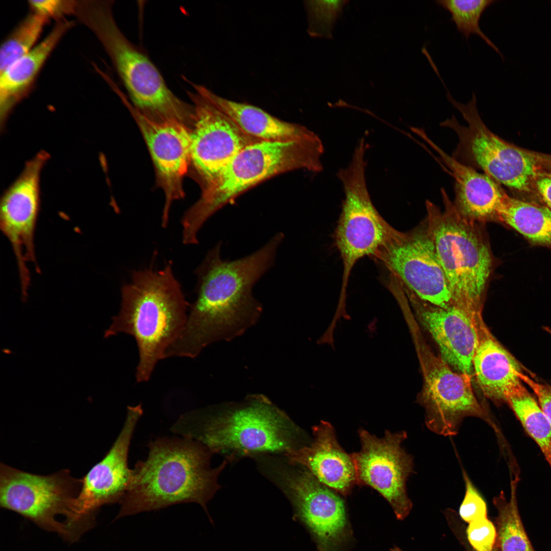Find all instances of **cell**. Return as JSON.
<instances>
[{"label": "cell", "mask_w": 551, "mask_h": 551, "mask_svg": "<svg viewBox=\"0 0 551 551\" xmlns=\"http://www.w3.org/2000/svg\"><path fill=\"white\" fill-rule=\"evenodd\" d=\"M412 131L427 142L439 155L455 179L454 204L466 219L484 223L498 220V212L506 193L497 182L444 152L419 128Z\"/></svg>", "instance_id": "ffe728a7"}, {"label": "cell", "mask_w": 551, "mask_h": 551, "mask_svg": "<svg viewBox=\"0 0 551 551\" xmlns=\"http://www.w3.org/2000/svg\"><path fill=\"white\" fill-rule=\"evenodd\" d=\"M284 237L277 233L258 251L235 260L222 259L220 241L208 252L195 271V300L165 359L195 358L208 345L240 335L257 321L262 306L252 288L273 265Z\"/></svg>", "instance_id": "6da1fadb"}, {"label": "cell", "mask_w": 551, "mask_h": 551, "mask_svg": "<svg viewBox=\"0 0 551 551\" xmlns=\"http://www.w3.org/2000/svg\"><path fill=\"white\" fill-rule=\"evenodd\" d=\"M444 209L427 201L425 219L455 305L474 318L482 316L493 260L482 223L466 219L446 191Z\"/></svg>", "instance_id": "8992f818"}, {"label": "cell", "mask_w": 551, "mask_h": 551, "mask_svg": "<svg viewBox=\"0 0 551 551\" xmlns=\"http://www.w3.org/2000/svg\"><path fill=\"white\" fill-rule=\"evenodd\" d=\"M446 92L447 99L466 122L461 124L453 116L440 124L457 135L458 143L453 156L481 169L496 182L517 190H529L539 177L537 157L505 142L487 128L479 113L474 92L471 99L463 104Z\"/></svg>", "instance_id": "9c48e42d"}, {"label": "cell", "mask_w": 551, "mask_h": 551, "mask_svg": "<svg viewBox=\"0 0 551 551\" xmlns=\"http://www.w3.org/2000/svg\"><path fill=\"white\" fill-rule=\"evenodd\" d=\"M420 322L437 344L441 358L459 373L471 377L477 343L475 319L461 308H443L404 291Z\"/></svg>", "instance_id": "d6986e66"}, {"label": "cell", "mask_w": 551, "mask_h": 551, "mask_svg": "<svg viewBox=\"0 0 551 551\" xmlns=\"http://www.w3.org/2000/svg\"><path fill=\"white\" fill-rule=\"evenodd\" d=\"M49 157L41 151L27 161L1 200V229L11 245L24 289L30 283L27 263L36 262L34 237L40 209V176Z\"/></svg>", "instance_id": "e0dca14e"}, {"label": "cell", "mask_w": 551, "mask_h": 551, "mask_svg": "<svg viewBox=\"0 0 551 551\" xmlns=\"http://www.w3.org/2000/svg\"><path fill=\"white\" fill-rule=\"evenodd\" d=\"M373 258L384 265L403 290L434 306H455L425 220L410 231L396 230Z\"/></svg>", "instance_id": "8fae6325"}, {"label": "cell", "mask_w": 551, "mask_h": 551, "mask_svg": "<svg viewBox=\"0 0 551 551\" xmlns=\"http://www.w3.org/2000/svg\"><path fill=\"white\" fill-rule=\"evenodd\" d=\"M418 350L423 377L419 401L425 409L428 429L439 435L454 436L467 417L482 419L495 427L474 394L471 377L454 371L421 341Z\"/></svg>", "instance_id": "7c38bea8"}, {"label": "cell", "mask_w": 551, "mask_h": 551, "mask_svg": "<svg viewBox=\"0 0 551 551\" xmlns=\"http://www.w3.org/2000/svg\"><path fill=\"white\" fill-rule=\"evenodd\" d=\"M545 330L551 335V329L548 327L545 328Z\"/></svg>", "instance_id": "d590c367"}, {"label": "cell", "mask_w": 551, "mask_h": 551, "mask_svg": "<svg viewBox=\"0 0 551 551\" xmlns=\"http://www.w3.org/2000/svg\"><path fill=\"white\" fill-rule=\"evenodd\" d=\"M466 534L476 551H492L497 538L496 529L487 517L470 522Z\"/></svg>", "instance_id": "1f68e13d"}, {"label": "cell", "mask_w": 551, "mask_h": 551, "mask_svg": "<svg viewBox=\"0 0 551 551\" xmlns=\"http://www.w3.org/2000/svg\"><path fill=\"white\" fill-rule=\"evenodd\" d=\"M147 447L146 459L132 469L115 519L185 503H197L205 509L218 487L217 478L224 464L211 468L212 453L188 438H158Z\"/></svg>", "instance_id": "7a4b0ae2"}, {"label": "cell", "mask_w": 551, "mask_h": 551, "mask_svg": "<svg viewBox=\"0 0 551 551\" xmlns=\"http://www.w3.org/2000/svg\"><path fill=\"white\" fill-rule=\"evenodd\" d=\"M498 220L511 227L530 240L551 246V210L506 194Z\"/></svg>", "instance_id": "d4e9b609"}, {"label": "cell", "mask_w": 551, "mask_h": 551, "mask_svg": "<svg viewBox=\"0 0 551 551\" xmlns=\"http://www.w3.org/2000/svg\"><path fill=\"white\" fill-rule=\"evenodd\" d=\"M535 186L546 207L551 210V176H539Z\"/></svg>", "instance_id": "e575fe53"}, {"label": "cell", "mask_w": 551, "mask_h": 551, "mask_svg": "<svg viewBox=\"0 0 551 551\" xmlns=\"http://www.w3.org/2000/svg\"><path fill=\"white\" fill-rule=\"evenodd\" d=\"M122 99L143 135L154 164L157 183L164 192L161 224L165 228L172 203L184 196L183 181L190 164L191 129L178 121L151 119L127 99Z\"/></svg>", "instance_id": "ac0fdd59"}, {"label": "cell", "mask_w": 551, "mask_h": 551, "mask_svg": "<svg viewBox=\"0 0 551 551\" xmlns=\"http://www.w3.org/2000/svg\"><path fill=\"white\" fill-rule=\"evenodd\" d=\"M48 20L31 12L9 34L0 49V73L34 47Z\"/></svg>", "instance_id": "83f0119b"}, {"label": "cell", "mask_w": 551, "mask_h": 551, "mask_svg": "<svg viewBox=\"0 0 551 551\" xmlns=\"http://www.w3.org/2000/svg\"><path fill=\"white\" fill-rule=\"evenodd\" d=\"M477 343L472 359L473 373L484 395L497 404L522 384L521 366L494 338L482 317L475 319Z\"/></svg>", "instance_id": "7402d4cb"}, {"label": "cell", "mask_w": 551, "mask_h": 551, "mask_svg": "<svg viewBox=\"0 0 551 551\" xmlns=\"http://www.w3.org/2000/svg\"><path fill=\"white\" fill-rule=\"evenodd\" d=\"M323 143L317 134L288 142L259 141L236 154L204 188L181 220L184 234L195 238L205 222L240 195L275 176L296 170H322Z\"/></svg>", "instance_id": "277c9868"}, {"label": "cell", "mask_w": 551, "mask_h": 551, "mask_svg": "<svg viewBox=\"0 0 551 551\" xmlns=\"http://www.w3.org/2000/svg\"><path fill=\"white\" fill-rule=\"evenodd\" d=\"M121 295L120 310L104 337L124 333L134 338L139 355L136 380L146 382L182 330L189 306L171 262L158 270L151 266L134 271Z\"/></svg>", "instance_id": "3957f363"}, {"label": "cell", "mask_w": 551, "mask_h": 551, "mask_svg": "<svg viewBox=\"0 0 551 551\" xmlns=\"http://www.w3.org/2000/svg\"><path fill=\"white\" fill-rule=\"evenodd\" d=\"M171 431L196 440L212 453L246 455L296 449L298 430L286 414L262 395L217 413L194 410L181 415Z\"/></svg>", "instance_id": "5b68a950"}, {"label": "cell", "mask_w": 551, "mask_h": 551, "mask_svg": "<svg viewBox=\"0 0 551 551\" xmlns=\"http://www.w3.org/2000/svg\"><path fill=\"white\" fill-rule=\"evenodd\" d=\"M112 1H78L74 15L98 38L110 57L133 106L156 121L189 126L193 107L176 96L147 55L117 25Z\"/></svg>", "instance_id": "52a82bcc"}, {"label": "cell", "mask_w": 551, "mask_h": 551, "mask_svg": "<svg viewBox=\"0 0 551 551\" xmlns=\"http://www.w3.org/2000/svg\"><path fill=\"white\" fill-rule=\"evenodd\" d=\"M188 92L193 109L191 167L201 189L242 149L262 141L244 132L194 84Z\"/></svg>", "instance_id": "9a60e30c"}, {"label": "cell", "mask_w": 551, "mask_h": 551, "mask_svg": "<svg viewBox=\"0 0 551 551\" xmlns=\"http://www.w3.org/2000/svg\"><path fill=\"white\" fill-rule=\"evenodd\" d=\"M312 430L313 442L286 454L288 461L305 467L319 482L332 490L344 496L349 494L357 485L350 454L340 446L335 429L329 422L321 421Z\"/></svg>", "instance_id": "44dd1931"}, {"label": "cell", "mask_w": 551, "mask_h": 551, "mask_svg": "<svg viewBox=\"0 0 551 551\" xmlns=\"http://www.w3.org/2000/svg\"><path fill=\"white\" fill-rule=\"evenodd\" d=\"M366 148L365 139H361L350 163L337 174L344 193L334 235L343 265L342 299L357 262L366 256L373 258L388 244L396 230L381 215L371 199L365 179Z\"/></svg>", "instance_id": "ba28073f"}, {"label": "cell", "mask_w": 551, "mask_h": 551, "mask_svg": "<svg viewBox=\"0 0 551 551\" xmlns=\"http://www.w3.org/2000/svg\"><path fill=\"white\" fill-rule=\"evenodd\" d=\"M462 474L465 483V492L459 508L460 517L465 521L469 523L477 519L486 517V502L463 469Z\"/></svg>", "instance_id": "4dcf8cb0"}, {"label": "cell", "mask_w": 551, "mask_h": 551, "mask_svg": "<svg viewBox=\"0 0 551 551\" xmlns=\"http://www.w3.org/2000/svg\"><path fill=\"white\" fill-rule=\"evenodd\" d=\"M518 377L534 391L538 404L551 425V386L534 381L523 371L519 372Z\"/></svg>", "instance_id": "836d02e7"}, {"label": "cell", "mask_w": 551, "mask_h": 551, "mask_svg": "<svg viewBox=\"0 0 551 551\" xmlns=\"http://www.w3.org/2000/svg\"><path fill=\"white\" fill-rule=\"evenodd\" d=\"M361 443L359 452L350 454L354 463L357 485L372 487L390 504L399 519L405 518L412 508L406 482L413 472V457L402 447L406 432H385L382 438L360 429Z\"/></svg>", "instance_id": "5bb4252c"}, {"label": "cell", "mask_w": 551, "mask_h": 551, "mask_svg": "<svg viewBox=\"0 0 551 551\" xmlns=\"http://www.w3.org/2000/svg\"><path fill=\"white\" fill-rule=\"evenodd\" d=\"M277 477L319 551H345L352 535L340 496L307 470L281 469Z\"/></svg>", "instance_id": "2e32d148"}, {"label": "cell", "mask_w": 551, "mask_h": 551, "mask_svg": "<svg viewBox=\"0 0 551 551\" xmlns=\"http://www.w3.org/2000/svg\"><path fill=\"white\" fill-rule=\"evenodd\" d=\"M549 163L550 164V165H551V159H550V161H549ZM550 167H551V166H550Z\"/></svg>", "instance_id": "8d00e7d4"}, {"label": "cell", "mask_w": 551, "mask_h": 551, "mask_svg": "<svg viewBox=\"0 0 551 551\" xmlns=\"http://www.w3.org/2000/svg\"><path fill=\"white\" fill-rule=\"evenodd\" d=\"M493 0H438L436 4L451 15L450 20L467 40L478 35L503 59V55L480 27V20L486 9L496 2Z\"/></svg>", "instance_id": "f1b7e54d"}, {"label": "cell", "mask_w": 551, "mask_h": 551, "mask_svg": "<svg viewBox=\"0 0 551 551\" xmlns=\"http://www.w3.org/2000/svg\"><path fill=\"white\" fill-rule=\"evenodd\" d=\"M348 2L345 0L305 1L309 35L313 37L332 39L336 22Z\"/></svg>", "instance_id": "f546056e"}, {"label": "cell", "mask_w": 551, "mask_h": 551, "mask_svg": "<svg viewBox=\"0 0 551 551\" xmlns=\"http://www.w3.org/2000/svg\"><path fill=\"white\" fill-rule=\"evenodd\" d=\"M143 414L141 405L128 406L123 427L104 458L82 478L79 494L73 502L68 524L85 532L92 523L95 512L102 506L121 503L130 483L132 470L128 454L137 424Z\"/></svg>", "instance_id": "4fadbf2b"}, {"label": "cell", "mask_w": 551, "mask_h": 551, "mask_svg": "<svg viewBox=\"0 0 551 551\" xmlns=\"http://www.w3.org/2000/svg\"><path fill=\"white\" fill-rule=\"evenodd\" d=\"M81 485L82 479L72 477L68 469L39 475L0 465L1 506L69 541L75 540L73 535L57 517L63 515L68 519Z\"/></svg>", "instance_id": "30bf717a"}, {"label": "cell", "mask_w": 551, "mask_h": 551, "mask_svg": "<svg viewBox=\"0 0 551 551\" xmlns=\"http://www.w3.org/2000/svg\"><path fill=\"white\" fill-rule=\"evenodd\" d=\"M73 24L66 20L57 22L42 41L0 73L1 129L12 110L29 93L45 61Z\"/></svg>", "instance_id": "603a6c76"}, {"label": "cell", "mask_w": 551, "mask_h": 551, "mask_svg": "<svg viewBox=\"0 0 551 551\" xmlns=\"http://www.w3.org/2000/svg\"><path fill=\"white\" fill-rule=\"evenodd\" d=\"M195 85L244 132L259 140L288 142L306 139L315 134L306 127L284 121L254 105L226 98L204 86Z\"/></svg>", "instance_id": "cb8c5ba5"}, {"label": "cell", "mask_w": 551, "mask_h": 551, "mask_svg": "<svg viewBox=\"0 0 551 551\" xmlns=\"http://www.w3.org/2000/svg\"><path fill=\"white\" fill-rule=\"evenodd\" d=\"M506 403L551 467V425L538 403L522 384L507 395Z\"/></svg>", "instance_id": "484cf974"}, {"label": "cell", "mask_w": 551, "mask_h": 551, "mask_svg": "<svg viewBox=\"0 0 551 551\" xmlns=\"http://www.w3.org/2000/svg\"><path fill=\"white\" fill-rule=\"evenodd\" d=\"M28 4L31 12L36 13L48 21L51 19L62 20L66 15H74L77 1L45 0L29 1Z\"/></svg>", "instance_id": "d6a6232c"}, {"label": "cell", "mask_w": 551, "mask_h": 551, "mask_svg": "<svg viewBox=\"0 0 551 551\" xmlns=\"http://www.w3.org/2000/svg\"><path fill=\"white\" fill-rule=\"evenodd\" d=\"M511 496L507 499L503 492L493 498L498 515L497 538L501 551H535L521 520L516 499V481L511 485Z\"/></svg>", "instance_id": "4316f807"}]
</instances>
